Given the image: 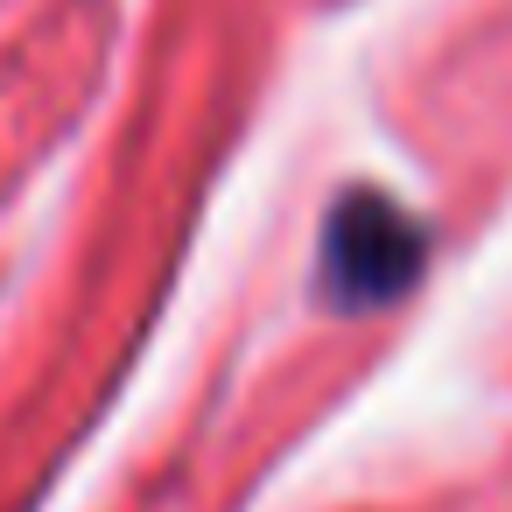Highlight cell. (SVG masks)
Instances as JSON below:
<instances>
[{"instance_id": "1", "label": "cell", "mask_w": 512, "mask_h": 512, "mask_svg": "<svg viewBox=\"0 0 512 512\" xmlns=\"http://www.w3.org/2000/svg\"><path fill=\"white\" fill-rule=\"evenodd\" d=\"M407 274H414V232H407V218H393L379 204H358V211L337 218V232H330V281L351 302L393 295Z\"/></svg>"}]
</instances>
